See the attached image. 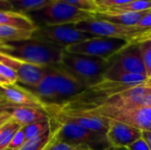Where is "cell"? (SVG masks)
Segmentation results:
<instances>
[{
    "label": "cell",
    "mask_w": 151,
    "mask_h": 150,
    "mask_svg": "<svg viewBox=\"0 0 151 150\" xmlns=\"http://www.w3.org/2000/svg\"><path fill=\"white\" fill-rule=\"evenodd\" d=\"M65 49L45 41L30 38L0 42V53L37 65L60 64Z\"/></svg>",
    "instance_id": "obj_1"
},
{
    "label": "cell",
    "mask_w": 151,
    "mask_h": 150,
    "mask_svg": "<svg viewBox=\"0 0 151 150\" xmlns=\"http://www.w3.org/2000/svg\"><path fill=\"white\" fill-rule=\"evenodd\" d=\"M60 65L86 88L104 80L109 62L96 57L64 51Z\"/></svg>",
    "instance_id": "obj_2"
},
{
    "label": "cell",
    "mask_w": 151,
    "mask_h": 150,
    "mask_svg": "<svg viewBox=\"0 0 151 150\" xmlns=\"http://www.w3.org/2000/svg\"><path fill=\"white\" fill-rule=\"evenodd\" d=\"M50 122L57 141L82 149L106 150L111 147L106 134L88 130L73 123L58 122L52 118Z\"/></svg>",
    "instance_id": "obj_3"
},
{
    "label": "cell",
    "mask_w": 151,
    "mask_h": 150,
    "mask_svg": "<svg viewBox=\"0 0 151 150\" xmlns=\"http://www.w3.org/2000/svg\"><path fill=\"white\" fill-rule=\"evenodd\" d=\"M45 111H48L55 110L46 109ZM59 112L85 115L96 118H104L107 119L131 126L141 131L151 132V106H142L133 109H111L104 107H96L81 111H68Z\"/></svg>",
    "instance_id": "obj_4"
},
{
    "label": "cell",
    "mask_w": 151,
    "mask_h": 150,
    "mask_svg": "<svg viewBox=\"0 0 151 150\" xmlns=\"http://www.w3.org/2000/svg\"><path fill=\"white\" fill-rule=\"evenodd\" d=\"M34 24L39 27L76 24L93 18V13L77 9L63 1L52 0L46 6L26 14Z\"/></svg>",
    "instance_id": "obj_5"
},
{
    "label": "cell",
    "mask_w": 151,
    "mask_h": 150,
    "mask_svg": "<svg viewBox=\"0 0 151 150\" xmlns=\"http://www.w3.org/2000/svg\"><path fill=\"white\" fill-rule=\"evenodd\" d=\"M75 27L81 31L92 34L96 36L119 38L129 42H137L149 30L138 28L137 27H127L111 23L101 19L93 18L80 21L75 24Z\"/></svg>",
    "instance_id": "obj_6"
},
{
    "label": "cell",
    "mask_w": 151,
    "mask_h": 150,
    "mask_svg": "<svg viewBox=\"0 0 151 150\" xmlns=\"http://www.w3.org/2000/svg\"><path fill=\"white\" fill-rule=\"evenodd\" d=\"M94 37L96 35L77 29L75 24L39 27L32 33V38L57 44L65 50L71 45Z\"/></svg>",
    "instance_id": "obj_7"
},
{
    "label": "cell",
    "mask_w": 151,
    "mask_h": 150,
    "mask_svg": "<svg viewBox=\"0 0 151 150\" xmlns=\"http://www.w3.org/2000/svg\"><path fill=\"white\" fill-rule=\"evenodd\" d=\"M129 43L130 42L124 39L96 36L71 45L65 48V50L70 53L96 57L109 61L110 58H111Z\"/></svg>",
    "instance_id": "obj_8"
},
{
    "label": "cell",
    "mask_w": 151,
    "mask_h": 150,
    "mask_svg": "<svg viewBox=\"0 0 151 150\" xmlns=\"http://www.w3.org/2000/svg\"><path fill=\"white\" fill-rule=\"evenodd\" d=\"M108 62L109 69L147 76L138 42H130Z\"/></svg>",
    "instance_id": "obj_9"
},
{
    "label": "cell",
    "mask_w": 151,
    "mask_h": 150,
    "mask_svg": "<svg viewBox=\"0 0 151 150\" xmlns=\"http://www.w3.org/2000/svg\"><path fill=\"white\" fill-rule=\"evenodd\" d=\"M0 63L10 67L17 75L18 82L25 87H35L42 79L46 66L33 65L0 53Z\"/></svg>",
    "instance_id": "obj_10"
},
{
    "label": "cell",
    "mask_w": 151,
    "mask_h": 150,
    "mask_svg": "<svg viewBox=\"0 0 151 150\" xmlns=\"http://www.w3.org/2000/svg\"><path fill=\"white\" fill-rule=\"evenodd\" d=\"M57 80V100L54 105L60 106L82 93L86 88L75 80L60 64L53 65Z\"/></svg>",
    "instance_id": "obj_11"
},
{
    "label": "cell",
    "mask_w": 151,
    "mask_h": 150,
    "mask_svg": "<svg viewBox=\"0 0 151 150\" xmlns=\"http://www.w3.org/2000/svg\"><path fill=\"white\" fill-rule=\"evenodd\" d=\"M107 119V118H106ZM108 120V132L106 133L107 139L111 147L117 149H125L142 138L141 130L131 126L122 124L114 120Z\"/></svg>",
    "instance_id": "obj_12"
},
{
    "label": "cell",
    "mask_w": 151,
    "mask_h": 150,
    "mask_svg": "<svg viewBox=\"0 0 151 150\" xmlns=\"http://www.w3.org/2000/svg\"><path fill=\"white\" fill-rule=\"evenodd\" d=\"M1 109L7 111L11 115L12 119L17 122L21 127L50 118L46 111L33 106L17 105L8 103L1 107Z\"/></svg>",
    "instance_id": "obj_13"
},
{
    "label": "cell",
    "mask_w": 151,
    "mask_h": 150,
    "mask_svg": "<svg viewBox=\"0 0 151 150\" xmlns=\"http://www.w3.org/2000/svg\"><path fill=\"white\" fill-rule=\"evenodd\" d=\"M0 95L5 97L11 103L37 107L45 111L46 104L22 86L17 84H2L0 85Z\"/></svg>",
    "instance_id": "obj_14"
},
{
    "label": "cell",
    "mask_w": 151,
    "mask_h": 150,
    "mask_svg": "<svg viewBox=\"0 0 151 150\" xmlns=\"http://www.w3.org/2000/svg\"><path fill=\"white\" fill-rule=\"evenodd\" d=\"M22 87L37 96L46 105H54L57 100V80L53 65L46 66L45 73L37 85L35 87Z\"/></svg>",
    "instance_id": "obj_15"
},
{
    "label": "cell",
    "mask_w": 151,
    "mask_h": 150,
    "mask_svg": "<svg viewBox=\"0 0 151 150\" xmlns=\"http://www.w3.org/2000/svg\"><path fill=\"white\" fill-rule=\"evenodd\" d=\"M150 11V10H149ZM144 11L141 12H111L107 11H100L93 12V16L118 25L135 27L141 19L149 11Z\"/></svg>",
    "instance_id": "obj_16"
},
{
    "label": "cell",
    "mask_w": 151,
    "mask_h": 150,
    "mask_svg": "<svg viewBox=\"0 0 151 150\" xmlns=\"http://www.w3.org/2000/svg\"><path fill=\"white\" fill-rule=\"evenodd\" d=\"M0 25L10 26L28 31H35L37 28L26 14L15 11H0Z\"/></svg>",
    "instance_id": "obj_17"
},
{
    "label": "cell",
    "mask_w": 151,
    "mask_h": 150,
    "mask_svg": "<svg viewBox=\"0 0 151 150\" xmlns=\"http://www.w3.org/2000/svg\"><path fill=\"white\" fill-rule=\"evenodd\" d=\"M148 76L142 75V74H135V73H130L112 69H107V71L104 73V80L119 82L122 84H127V85H141L144 84L148 80Z\"/></svg>",
    "instance_id": "obj_18"
},
{
    "label": "cell",
    "mask_w": 151,
    "mask_h": 150,
    "mask_svg": "<svg viewBox=\"0 0 151 150\" xmlns=\"http://www.w3.org/2000/svg\"><path fill=\"white\" fill-rule=\"evenodd\" d=\"M33 31L19 29L17 27L0 25V42H8L30 39Z\"/></svg>",
    "instance_id": "obj_19"
},
{
    "label": "cell",
    "mask_w": 151,
    "mask_h": 150,
    "mask_svg": "<svg viewBox=\"0 0 151 150\" xmlns=\"http://www.w3.org/2000/svg\"><path fill=\"white\" fill-rule=\"evenodd\" d=\"M55 140V133L52 127L44 134L27 141L19 150H45Z\"/></svg>",
    "instance_id": "obj_20"
},
{
    "label": "cell",
    "mask_w": 151,
    "mask_h": 150,
    "mask_svg": "<svg viewBox=\"0 0 151 150\" xmlns=\"http://www.w3.org/2000/svg\"><path fill=\"white\" fill-rule=\"evenodd\" d=\"M149 10H151V0H135L123 5L112 6L101 11L111 12H141Z\"/></svg>",
    "instance_id": "obj_21"
},
{
    "label": "cell",
    "mask_w": 151,
    "mask_h": 150,
    "mask_svg": "<svg viewBox=\"0 0 151 150\" xmlns=\"http://www.w3.org/2000/svg\"><path fill=\"white\" fill-rule=\"evenodd\" d=\"M50 128H51L50 118L43 120V121H40V122L33 123V124L21 127L25 135L26 141L44 134L49 130H50Z\"/></svg>",
    "instance_id": "obj_22"
},
{
    "label": "cell",
    "mask_w": 151,
    "mask_h": 150,
    "mask_svg": "<svg viewBox=\"0 0 151 150\" xmlns=\"http://www.w3.org/2000/svg\"><path fill=\"white\" fill-rule=\"evenodd\" d=\"M52 0H14L11 2V4L13 7V11L27 14L46 6Z\"/></svg>",
    "instance_id": "obj_23"
},
{
    "label": "cell",
    "mask_w": 151,
    "mask_h": 150,
    "mask_svg": "<svg viewBox=\"0 0 151 150\" xmlns=\"http://www.w3.org/2000/svg\"><path fill=\"white\" fill-rule=\"evenodd\" d=\"M20 128L21 126L12 118L3 125L0 132V150L8 149V146L13 136Z\"/></svg>",
    "instance_id": "obj_24"
},
{
    "label": "cell",
    "mask_w": 151,
    "mask_h": 150,
    "mask_svg": "<svg viewBox=\"0 0 151 150\" xmlns=\"http://www.w3.org/2000/svg\"><path fill=\"white\" fill-rule=\"evenodd\" d=\"M137 42L140 47L146 74L149 78L151 75V38H145Z\"/></svg>",
    "instance_id": "obj_25"
},
{
    "label": "cell",
    "mask_w": 151,
    "mask_h": 150,
    "mask_svg": "<svg viewBox=\"0 0 151 150\" xmlns=\"http://www.w3.org/2000/svg\"><path fill=\"white\" fill-rule=\"evenodd\" d=\"M60 1H63L77 9L92 12V13L100 11V7L96 4V0H60Z\"/></svg>",
    "instance_id": "obj_26"
},
{
    "label": "cell",
    "mask_w": 151,
    "mask_h": 150,
    "mask_svg": "<svg viewBox=\"0 0 151 150\" xmlns=\"http://www.w3.org/2000/svg\"><path fill=\"white\" fill-rule=\"evenodd\" d=\"M0 77L5 80L9 84H17L18 77L16 73L5 65L0 63Z\"/></svg>",
    "instance_id": "obj_27"
},
{
    "label": "cell",
    "mask_w": 151,
    "mask_h": 150,
    "mask_svg": "<svg viewBox=\"0 0 151 150\" xmlns=\"http://www.w3.org/2000/svg\"><path fill=\"white\" fill-rule=\"evenodd\" d=\"M26 142V139H25V135L24 133L22 131V129L20 128L13 136L12 140L11 141L8 149L12 150H19Z\"/></svg>",
    "instance_id": "obj_28"
},
{
    "label": "cell",
    "mask_w": 151,
    "mask_h": 150,
    "mask_svg": "<svg viewBox=\"0 0 151 150\" xmlns=\"http://www.w3.org/2000/svg\"><path fill=\"white\" fill-rule=\"evenodd\" d=\"M135 0H96V4L100 7V11L105 8L112 7V6H119L128 4Z\"/></svg>",
    "instance_id": "obj_29"
},
{
    "label": "cell",
    "mask_w": 151,
    "mask_h": 150,
    "mask_svg": "<svg viewBox=\"0 0 151 150\" xmlns=\"http://www.w3.org/2000/svg\"><path fill=\"white\" fill-rule=\"evenodd\" d=\"M126 150H150V147L147 143V141L142 138L138 139L137 141H135L134 142H133L132 144H130L129 146H127L126 148Z\"/></svg>",
    "instance_id": "obj_30"
},
{
    "label": "cell",
    "mask_w": 151,
    "mask_h": 150,
    "mask_svg": "<svg viewBox=\"0 0 151 150\" xmlns=\"http://www.w3.org/2000/svg\"><path fill=\"white\" fill-rule=\"evenodd\" d=\"M138 28L144 29V30H150L151 29V10H150L137 23L135 26Z\"/></svg>",
    "instance_id": "obj_31"
},
{
    "label": "cell",
    "mask_w": 151,
    "mask_h": 150,
    "mask_svg": "<svg viewBox=\"0 0 151 150\" xmlns=\"http://www.w3.org/2000/svg\"><path fill=\"white\" fill-rule=\"evenodd\" d=\"M74 149L73 146L68 145L66 143L64 142H60V141H57L56 140L50 144V146L49 147L48 150H74Z\"/></svg>",
    "instance_id": "obj_32"
},
{
    "label": "cell",
    "mask_w": 151,
    "mask_h": 150,
    "mask_svg": "<svg viewBox=\"0 0 151 150\" xmlns=\"http://www.w3.org/2000/svg\"><path fill=\"white\" fill-rule=\"evenodd\" d=\"M0 11H13V7L9 1L0 0Z\"/></svg>",
    "instance_id": "obj_33"
},
{
    "label": "cell",
    "mask_w": 151,
    "mask_h": 150,
    "mask_svg": "<svg viewBox=\"0 0 151 150\" xmlns=\"http://www.w3.org/2000/svg\"><path fill=\"white\" fill-rule=\"evenodd\" d=\"M11 118H12L11 115L7 111H4L3 109L0 108V124L5 123L6 121H8Z\"/></svg>",
    "instance_id": "obj_34"
},
{
    "label": "cell",
    "mask_w": 151,
    "mask_h": 150,
    "mask_svg": "<svg viewBox=\"0 0 151 150\" xmlns=\"http://www.w3.org/2000/svg\"><path fill=\"white\" fill-rule=\"evenodd\" d=\"M142 138L147 141V143H148V145L150 147V149L151 150V132L142 131Z\"/></svg>",
    "instance_id": "obj_35"
},
{
    "label": "cell",
    "mask_w": 151,
    "mask_h": 150,
    "mask_svg": "<svg viewBox=\"0 0 151 150\" xmlns=\"http://www.w3.org/2000/svg\"><path fill=\"white\" fill-rule=\"evenodd\" d=\"M9 103V102L6 100V98L4 97L2 95H0V108L3 107L4 105H5L6 103Z\"/></svg>",
    "instance_id": "obj_36"
},
{
    "label": "cell",
    "mask_w": 151,
    "mask_h": 150,
    "mask_svg": "<svg viewBox=\"0 0 151 150\" xmlns=\"http://www.w3.org/2000/svg\"><path fill=\"white\" fill-rule=\"evenodd\" d=\"M145 38H151V29L150 30H149L143 36H142V37L138 40V42L141 41V40H142V39H145Z\"/></svg>",
    "instance_id": "obj_37"
},
{
    "label": "cell",
    "mask_w": 151,
    "mask_h": 150,
    "mask_svg": "<svg viewBox=\"0 0 151 150\" xmlns=\"http://www.w3.org/2000/svg\"><path fill=\"white\" fill-rule=\"evenodd\" d=\"M2 84H9L5 80H4L2 77H0V85H2Z\"/></svg>",
    "instance_id": "obj_38"
},
{
    "label": "cell",
    "mask_w": 151,
    "mask_h": 150,
    "mask_svg": "<svg viewBox=\"0 0 151 150\" xmlns=\"http://www.w3.org/2000/svg\"><path fill=\"white\" fill-rule=\"evenodd\" d=\"M106 150H126L125 149H117V148H113V147H111L109 148L108 149Z\"/></svg>",
    "instance_id": "obj_39"
},
{
    "label": "cell",
    "mask_w": 151,
    "mask_h": 150,
    "mask_svg": "<svg viewBox=\"0 0 151 150\" xmlns=\"http://www.w3.org/2000/svg\"><path fill=\"white\" fill-rule=\"evenodd\" d=\"M146 84H148L149 86H151V75L149 77V79H148V80H147Z\"/></svg>",
    "instance_id": "obj_40"
},
{
    "label": "cell",
    "mask_w": 151,
    "mask_h": 150,
    "mask_svg": "<svg viewBox=\"0 0 151 150\" xmlns=\"http://www.w3.org/2000/svg\"><path fill=\"white\" fill-rule=\"evenodd\" d=\"M4 123H3V124H0V132H1V129H2V126H3V125H4Z\"/></svg>",
    "instance_id": "obj_41"
},
{
    "label": "cell",
    "mask_w": 151,
    "mask_h": 150,
    "mask_svg": "<svg viewBox=\"0 0 151 150\" xmlns=\"http://www.w3.org/2000/svg\"><path fill=\"white\" fill-rule=\"evenodd\" d=\"M74 150H88V149H74Z\"/></svg>",
    "instance_id": "obj_42"
},
{
    "label": "cell",
    "mask_w": 151,
    "mask_h": 150,
    "mask_svg": "<svg viewBox=\"0 0 151 150\" xmlns=\"http://www.w3.org/2000/svg\"><path fill=\"white\" fill-rule=\"evenodd\" d=\"M55 140H56V138H55ZM55 140H54V141H55ZM53 141H52V142H53ZM52 142H51V143H52ZM51 143H50V144H51ZM50 146H49V147H50ZM49 147H48V148H47V149H45V150H48V149H49Z\"/></svg>",
    "instance_id": "obj_43"
},
{
    "label": "cell",
    "mask_w": 151,
    "mask_h": 150,
    "mask_svg": "<svg viewBox=\"0 0 151 150\" xmlns=\"http://www.w3.org/2000/svg\"><path fill=\"white\" fill-rule=\"evenodd\" d=\"M7 1H9V2L11 3V2H12V1H14V0H7Z\"/></svg>",
    "instance_id": "obj_44"
},
{
    "label": "cell",
    "mask_w": 151,
    "mask_h": 150,
    "mask_svg": "<svg viewBox=\"0 0 151 150\" xmlns=\"http://www.w3.org/2000/svg\"><path fill=\"white\" fill-rule=\"evenodd\" d=\"M4 150H12V149H4Z\"/></svg>",
    "instance_id": "obj_45"
}]
</instances>
